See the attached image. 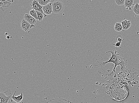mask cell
Wrapping results in <instances>:
<instances>
[{
    "mask_svg": "<svg viewBox=\"0 0 139 103\" xmlns=\"http://www.w3.org/2000/svg\"><path fill=\"white\" fill-rule=\"evenodd\" d=\"M109 53H111L112 55L109 59L106 58L108 60V61L101 62L97 61L96 63L94 65V67L96 69L105 66L107 63H112L115 64V66L112 72L110 73L111 75L112 74L113 72H115V70L117 66L120 65L122 70L127 63V61L125 60V58L121 56L120 53L118 51L111 50L106 52L107 54Z\"/></svg>",
    "mask_w": 139,
    "mask_h": 103,
    "instance_id": "6da1fadb",
    "label": "cell"
},
{
    "mask_svg": "<svg viewBox=\"0 0 139 103\" xmlns=\"http://www.w3.org/2000/svg\"><path fill=\"white\" fill-rule=\"evenodd\" d=\"M11 90L4 84L0 85V103H8L12 96Z\"/></svg>",
    "mask_w": 139,
    "mask_h": 103,
    "instance_id": "7a4b0ae2",
    "label": "cell"
},
{
    "mask_svg": "<svg viewBox=\"0 0 139 103\" xmlns=\"http://www.w3.org/2000/svg\"><path fill=\"white\" fill-rule=\"evenodd\" d=\"M52 4L53 13L59 14L63 12L64 9V5L60 0H53L51 1Z\"/></svg>",
    "mask_w": 139,
    "mask_h": 103,
    "instance_id": "3957f363",
    "label": "cell"
},
{
    "mask_svg": "<svg viewBox=\"0 0 139 103\" xmlns=\"http://www.w3.org/2000/svg\"><path fill=\"white\" fill-rule=\"evenodd\" d=\"M30 6L32 7V9H34L36 11H38L41 12L44 14L45 17H46L47 15L44 14L42 10L43 6H41L39 3H38L37 1H33L30 4Z\"/></svg>",
    "mask_w": 139,
    "mask_h": 103,
    "instance_id": "277c9868",
    "label": "cell"
},
{
    "mask_svg": "<svg viewBox=\"0 0 139 103\" xmlns=\"http://www.w3.org/2000/svg\"><path fill=\"white\" fill-rule=\"evenodd\" d=\"M42 10L44 14L46 15H50L53 13L52 4L49 3L48 4L43 6Z\"/></svg>",
    "mask_w": 139,
    "mask_h": 103,
    "instance_id": "5b68a950",
    "label": "cell"
},
{
    "mask_svg": "<svg viewBox=\"0 0 139 103\" xmlns=\"http://www.w3.org/2000/svg\"><path fill=\"white\" fill-rule=\"evenodd\" d=\"M46 103H71L70 101L66 99L59 98L52 99Z\"/></svg>",
    "mask_w": 139,
    "mask_h": 103,
    "instance_id": "8992f818",
    "label": "cell"
},
{
    "mask_svg": "<svg viewBox=\"0 0 139 103\" xmlns=\"http://www.w3.org/2000/svg\"><path fill=\"white\" fill-rule=\"evenodd\" d=\"M31 25L24 19L22 20L21 24V28L25 32H27L30 29Z\"/></svg>",
    "mask_w": 139,
    "mask_h": 103,
    "instance_id": "52a82bcc",
    "label": "cell"
},
{
    "mask_svg": "<svg viewBox=\"0 0 139 103\" xmlns=\"http://www.w3.org/2000/svg\"><path fill=\"white\" fill-rule=\"evenodd\" d=\"M24 19L31 25H34L36 23V20L30 14H25L24 16Z\"/></svg>",
    "mask_w": 139,
    "mask_h": 103,
    "instance_id": "ba28073f",
    "label": "cell"
},
{
    "mask_svg": "<svg viewBox=\"0 0 139 103\" xmlns=\"http://www.w3.org/2000/svg\"><path fill=\"white\" fill-rule=\"evenodd\" d=\"M122 28L124 30H127L128 29L131 25L130 21L126 20H124L121 22Z\"/></svg>",
    "mask_w": 139,
    "mask_h": 103,
    "instance_id": "9c48e42d",
    "label": "cell"
},
{
    "mask_svg": "<svg viewBox=\"0 0 139 103\" xmlns=\"http://www.w3.org/2000/svg\"><path fill=\"white\" fill-rule=\"evenodd\" d=\"M16 91L15 92L14 95H13L11 98L15 102L17 103H19L22 100L23 97V94L22 93H21V94L19 95H18L17 97L15 96V94Z\"/></svg>",
    "mask_w": 139,
    "mask_h": 103,
    "instance_id": "30bf717a",
    "label": "cell"
},
{
    "mask_svg": "<svg viewBox=\"0 0 139 103\" xmlns=\"http://www.w3.org/2000/svg\"><path fill=\"white\" fill-rule=\"evenodd\" d=\"M11 3L5 0L0 1V6L1 8H8L11 5Z\"/></svg>",
    "mask_w": 139,
    "mask_h": 103,
    "instance_id": "8fae6325",
    "label": "cell"
},
{
    "mask_svg": "<svg viewBox=\"0 0 139 103\" xmlns=\"http://www.w3.org/2000/svg\"><path fill=\"white\" fill-rule=\"evenodd\" d=\"M134 5L133 0H125V6L127 9H130L131 7Z\"/></svg>",
    "mask_w": 139,
    "mask_h": 103,
    "instance_id": "7c38bea8",
    "label": "cell"
},
{
    "mask_svg": "<svg viewBox=\"0 0 139 103\" xmlns=\"http://www.w3.org/2000/svg\"><path fill=\"white\" fill-rule=\"evenodd\" d=\"M114 29L117 32H120L123 29L121 23H117L115 25Z\"/></svg>",
    "mask_w": 139,
    "mask_h": 103,
    "instance_id": "4fadbf2b",
    "label": "cell"
},
{
    "mask_svg": "<svg viewBox=\"0 0 139 103\" xmlns=\"http://www.w3.org/2000/svg\"><path fill=\"white\" fill-rule=\"evenodd\" d=\"M38 3L39 4L42 6H45V5L48 4L50 3V1L48 0H38Z\"/></svg>",
    "mask_w": 139,
    "mask_h": 103,
    "instance_id": "5bb4252c",
    "label": "cell"
},
{
    "mask_svg": "<svg viewBox=\"0 0 139 103\" xmlns=\"http://www.w3.org/2000/svg\"><path fill=\"white\" fill-rule=\"evenodd\" d=\"M30 14L36 20H38L37 12L36 10L34 9L31 10L30 12Z\"/></svg>",
    "mask_w": 139,
    "mask_h": 103,
    "instance_id": "9a60e30c",
    "label": "cell"
},
{
    "mask_svg": "<svg viewBox=\"0 0 139 103\" xmlns=\"http://www.w3.org/2000/svg\"><path fill=\"white\" fill-rule=\"evenodd\" d=\"M133 10L135 14L139 16V5L138 3H136L135 5Z\"/></svg>",
    "mask_w": 139,
    "mask_h": 103,
    "instance_id": "2e32d148",
    "label": "cell"
},
{
    "mask_svg": "<svg viewBox=\"0 0 139 103\" xmlns=\"http://www.w3.org/2000/svg\"><path fill=\"white\" fill-rule=\"evenodd\" d=\"M36 12L37 14L38 20L40 21H42L43 19L44 14L38 11H36Z\"/></svg>",
    "mask_w": 139,
    "mask_h": 103,
    "instance_id": "e0dca14e",
    "label": "cell"
},
{
    "mask_svg": "<svg viewBox=\"0 0 139 103\" xmlns=\"http://www.w3.org/2000/svg\"><path fill=\"white\" fill-rule=\"evenodd\" d=\"M115 1L118 5H122L125 4V0H115Z\"/></svg>",
    "mask_w": 139,
    "mask_h": 103,
    "instance_id": "ac0fdd59",
    "label": "cell"
},
{
    "mask_svg": "<svg viewBox=\"0 0 139 103\" xmlns=\"http://www.w3.org/2000/svg\"><path fill=\"white\" fill-rule=\"evenodd\" d=\"M116 40L117 42H122L123 41L124 39L122 40V36L120 35H118L117 36Z\"/></svg>",
    "mask_w": 139,
    "mask_h": 103,
    "instance_id": "d6986e66",
    "label": "cell"
},
{
    "mask_svg": "<svg viewBox=\"0 0 139 103\" xmlns=\"http://www.w3.org/2000/svg\"><path fill=\"white\" fill-rule=\"evenodd\" d=\"M121 42H117L116 44H112V45H114L116 47V49H117L118 47H120V48H121L120 47L121 44Z\"/></svg>",
    "mask_w": 139,
    "mask_h": 103,
    "instance_id": "ffe728a7",
    "label": "cell"
},
{
    "mask_svg": "<svg viewBox=\"0 0 139 103\" xmlns=\"http://www.w3.org/2000/svg\"><path fill=\"white\" fill-rule=\"evenodd\" d=\"M35 27V26L34 25H31L30 29H32V28H33V27Z\"/></svg>",
    "mask_w": 139,
    "mask_h": 103,
    "instance_id": "44dd1931",
    "label": "cell"
},
{
    "mask_svg": "<svg viewBox=\"0 0 139 103\" xmlns=\"http://www.w3.org/2000/svg\"><path fill=\"white\" fill-rule=\"evenodd\" d=\"M6 38L7 39H9L10 38V36H6Z\"/></svg>",
    "mask_w": 139,
    "mask_h": 103,
    "instance_id": "7402d4cb",
    "label": "cell"
},
{
    "mask_svg": "<svg viewBox=\"0 0 139 103\" xmlns=\"http://www.w3.org/2000/svg\"><path fill=\"white\" fill-rule=\"evenodd\" d=\"M7 1L9 2H10L11 3H13L14 2V1H11V0H9V1H8H8H7Z\"/></svg>",
    "mask_w": 139,
    "mask_h": 103,
    "instance_id": "603a6c76",
    "label": "cell"
},
{
    "mask_svg": "<svg viewBox=\"0 0 139 103\" xmlns=\"http://www.w3.org/2000/svg\"></svg>",
    "mask_w": 139,
    "mask_h": 103,
    "instance_id": "cb8c5ba5",
    "label": "cell"
}]
</instances>
